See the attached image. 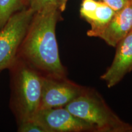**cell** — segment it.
<instances>
[{"instance_id": "1", "label": "cell", "mask_w": 132, "mask_h": 132, "mask_svg": "<svg viewBox=\"0 0 132 132\" xmlns=\"http://www.w3.org/2000/svg\"><path fill=\"white\" fill-rule=\"evenodd\" d=\"M61 12L57 6L36 12L20 48L24 61L55 78H64L65 75L55 34Z\"/></svg>"}, {"instance_id": "2", "label": "cell", "mask_w": 132, "mask_h": 132, "mask_svg": "<svg viewBox=\"0 0 132 132\" xmlns=\"http://www.w3.org/2000/svg\"><path fill=\"white\" fill-rule=\"evenodd\" d=\"M15 71V107L20 122L33 120L40 109L44 75L24 61Z\"/></svg>"}, {"instance_id": "3", "label": "cell", "mask_w": 132, "mask_h": 132, "mask_svg": "<svg viewBox=\"0 0 132 132\" xmlns=\"http://www.w3.org/2000/svg\"><path fill=\"white\" fill-rule=\"evenodd\" d=\"M35 13L29 7L19 11L0 30V71L14 65Z\"/></svg>"}, {"instance_id": "4", "label": "cell", "mask_w": 132, "mask_h": 132, "mask_svg": "<svg viewBox=\"0 0 132 132\" xmlns=\"http://www.w3.org/2000/svg\"><path fill=\"white\" fill-rule=\"evenodd\" d=\"M65 108L74 116L83 120L93 128L108 130L117 125L108 110L96 99L81 94L65 105Z\"/></svg>"}, {"instance_id": "5", "label": "cell", "mask_w": 132, "mask_h": 132, "mask_svg": "<svg viewBox=\"0 0 132 132\" xmlns=\"http://www.w3.org/2000/svg\"><path fill=\"white\" fill-rule=\"evenodd\" d=\"M81 94L77 85L63 80L44 76L42 94L39 110L65 107Z\"/></svg>"}, {"instance_id": "6", "label": "cell", "mask_w": 132, "mask_h": 132, "mask_svg": "<svg viewBox=\"0 0 132 132\" xmlns=\"http://www.w3.org/2000/svg\"><path fill=\"white\" fill-rule=\"evenodd\" d=\"M33 120L40 123L47 132H75L94 129L89 123L74 116L65 107L39 110Z\"/></svg>"}, {"instance_id": "7", "label": "cell", "mask_w": 132, "mask_h": 132, "mask_svg": "<svg viewBox=\"0 0 132 132\" xmlns=\"http://www.w3.org/2000/svg\"><path fill=\"white\" fill-rule=\"evenodd\" d=\"M113 63L101 78L108 87H113L132 70V29L116 46Z\"/></svg>"}, {"instance_id": "8", "label": "cell", "mask_w": 132, "mask_h": 132, "mask_svg": "<svg viewBox=\"0 0 132 132\" xmlns=\"http://www.w3.org/2000/svg\"><path fill=\"white\" fill-rule=\"evenodd\" d=\"M131 29L132 0H128L122 9L116 12L98 37L103 39L109 45L116 47Z\"/></svg>"}, {"instance_id": "9", "label": "cell", "mask_w": 132, "mask_h": 132, "mask_svg": "<svg viewBox=\"0 0 132 132\" xmlns=\"http://www.w3.org/2000/svg\"><path fill=\"white\" fill-rule=\"evenodd\" d=\"M116 11L105 3L99 1L95 12L87 21L91 28L87 31V36L90 37H98L100 32L106 27L114 15Z\"/></svg>"}, {"instance_id": "10", "label": "cell", "mask_w": 132, "mask_h": 132, "mask_svg": "<svg viewBox=\"0 0 132 132\" xmlns=\"http://www.w3.org/2000/svg\"><path fill=\"white\" fill-rule=\"evenodd\" d=\"M29 7V0H0V30L16 12Z\"/></svg>"}, {"instance_id": "11", "label": "cell", "mask_w": 132, "mask_h": 132, "mask_svg": "<svg viewBox=\"0 0 132 132\" xmlns=\"http://www.w3.org/2000/svg\"><path fill=\"white\" fill-rule=\"evenodd\" d=\"M99 1L95 0H83L80 9L81 17L87 21L98 6Z\"/></svg>"}, {"instance_id": "12", "label": "cell", "mask_w": 132, "mask_h": 132, "mask_svg": "<svg viewBox=\"0 0 132 132\" xmlns=\"http://www.w3.org/2000/svg\"><path fill=\"white\" fill-rule=\"evenodd\" d=\"M18 131L20 132H47V130L35 120L20 122Z\"/></svg>"}, {"instance_id": "13", "label": "cell", "mask_w": 132, "mask_h": 132, "mask_svg": "<svg viewBox=\"0 0 132 132\" xmlns=\"http://www.w3.org/2000/svg\"><path fill=\"white\" fill-rule=\"evenodd\" d=\"M54 6L59 7L57 0H29V7L35 12Z\"/></svg>"}, {"instance_id": "14", "label": "cell", "mask_w": 132, "mask_h": 132, "mask_svg": "<svg viewBox=\"0 0 132 132\" xmlns=\"http://www.w3.org/2000/svg\"><path fill=\"white\" fill-rule=\"evenodd\" d=\"M128 0H100L117 12L124 7Z\"/></svg>"}, {"instance_id": "15", "label": "cell", "mask_w": 132, "mask_h": 132, "mask_svg": "<svg viewBox=\"0 0 132 132\" xmlns=\"http://www.w3.org/2000/svg\"><path fill=\"white\" fill-rule=\"evenodd\" d=\"M67 1H68V0H57L58 6L61 12H63V11H65Z\"/></svg>"}]
</instances>
